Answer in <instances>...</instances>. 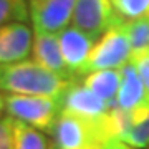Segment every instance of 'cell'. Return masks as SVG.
<instances>
[{
	"mask_svg": "<svg viewBox=\"0 0 149 149\" xmlns=\"http://www.w3.org/2000/svg\"><path fill=\"white\" fill-rule=\"evenodd\" d=\"M74 80L61 78L35 60L0 65V91L12 95H40L61 98Z\"/></svg>",
	"mask_w": 149,
	"mask_h": 149,
	"instance_id": "obj_1",
	"label": "cell"
},
{
	"mask_svg": "<svg viewBox=\"0 0 149 149\" xmlns=\"http://www.w3.org/2000/svg\"><path fill=\"white\" fill-rule=\"evenodd\" d=\"M103 118L88 119L61 109L50 131L55 146L60 149H101L108 141Z\"/></svg>",
	"mask_w": 149,
	"mask_h": 149,
	"instance_id": "obj_2",
	"label": "cell"
},
{
	"mask_svg": "<svg viewBox=\"0 0 149 149\" xmlns=\"http://www.w3.org/2000/svg\"><path fill=\"white\" fill-rule=\"evenodd\" d=\"M5 111L15 119L27 123L43 133H50L58 114L61 103L58 98L40 95H12L5 96Z\"/></svg>",
	"mask_w": 149,
	"mask_h": 149,
	"instance_id": "obj_3",
	"label": "cell"
},
{
	"mask_svg": "<svg viewBox=\"0 0 149 149\" xmlns=\"http://www.w3.org/2000/svg\"><path fill=\"white\" fill-rule=\"evenodd\" d=\"M131 61V43L124 22L108 28L98 38L85 65V74L95 70H119Z\"/></svg>",
	"mask_w": 149,
	"mask_h": 149,
	"instance_id": "obj_4",
	"label": "cell"
},
{
	"mask_svg": "<svg viewBox=\"0 0 149 149\" xmlns=\"http://www.w3.org/2000/svg\"><path fill=\"white\" fill-rule=\"evenodd\" d=\"M71 22L74 27L98 40L108 28L124 20L116 13L111 0H76Z\"/></svg>",
	"mask_w": 149,
	"mask_h": 149,
	"instance_id": "obj_5",
	"label": "cell"
},
{
	"mask_svg": "<svg viewBox=\"0 0 149 149\" xmlns=\"http://www.w3.org/2000/svg\"><path fill=\"white\" fill-rule=\"evenodd\" d=\"M61 55L74 80L85 76V65L95 47V38L78 27H65L58 32Z\"/></svg>",
	"mask_w": 149,
	"mask_h": 149,
	"instance_id": "obj_6",
	"label": "cell"
},
{
	"mask_svg": "<svg viewBox=\"0 0 149 149\" xmlns=\"http://www.w3.org/2000/svg\"><path fill=\"white\" fill-rule=\"evenodd\" d=\"M76 0H28L33 27L43 32L58 33L73 18Z\"/></svg>",
	"mask_w": 149,
	"mask_h": 149,
	"instance_id": "obj_7",
	"label": "cell"
},
{
	"mask_svg": "<svg viewBox=\"0 0 149 149\" xmlns=\"http://www.w3.org/2000/svg\"><path fill=\"white\" fill-rule=\"evenodd\" d=\"M61 109L74 113L78 116L88 118V119H101L114 104H109L101 96H98L95 91H91L88 86L76 81H71L61 98Z\"/></svg>",
	"mask_w": 149,
	"mask_h": 149,
	"instance_id": "obj_8",
	"label": "cell"
},
{
	"mask_svg": "<svg viewBox=\"0 0 149 149\" xmlns=\"http://www.w3.org/2000/svg\"><path fill=\"white\" fill-rule=\"evenodd\" d=\"M33 47V32L25 22H12L0 27V65L27 60Z\"/></svg>",
	"mask_w": 149,
	"mask_h": 149,
	"instance_id": "obj_9",
	"label": "cell"
},
{
	"mask_svg": "<svg viewBox=\"0 0 149 149\" xmlns=\"http://www.w3.org/2000/svg\"><path fill=\"white\" fill-rule=\"evenodd\" d=\"M32 55L33 60L45 66L47 70L60 74L61 78L66 80H74L70 73L68 66L65 63L61 48H60V40L58 33L53 32H43L37 30L33 32V47H32Z\"/></svg>",
	"mask_w": 149,
	"mask_h": 149,
	"instance_id": "obj_10",
	"label": "cell"
},
{
	"mask_svg": "<svg viewBox=\"0 0 149 149\" xmlns=\"http://www.w3.org/2000/svg\"><path fill=\"white\" fill-rule=\"evenodd\" d=\"M144 103L149 101L146 98L143 80L138 73L136 65L129 61L121 68V85L116 95V106L121 109H134Z\"/></svg>",
	"mask_w": 149,
	"mask_h": 149,
	"instance_id": "obj_11",
	"label": "cell"
},
{
	"mask_svg": "<svg viewBox=\"0 0 149 149\" xmlns=\"http://www.w3.org/2000/svg\"><path fill=\"white\" fill-rule=\"evenodd\" d=\"M83 85L101 96L109 104H116V95L121 85V68L119 70H95L85 74Z\"/></svg>",
	"mask_w": 149,
	"mask_h": 149,
	"instance_id": "obj_12",
	"label": "cell"
},
{
	"mask_svg": "<svg viewBox=\"0 0 149 149\" xmlns=\"http://www.w3.org/2000/svg\"><path fill=\"white\" fill-rule=\"evenodd\" d=\"M13 149H53L43 131L13 118Z\"/></svg>",
	"mask_w": 149,
	"mask_h": 149,
	"instance_id": "obj_13",
	"label": "cell"
},
{
	"mask_svg": "<svg viewBox=\"0 0 149 149\" xmlns=\"http://www.w3.org/2000/svg\"><path fill=\"white\" fill-rule=\"evenodd\" d=\"M124 28L131 43V58L149 52V15L124 22Z\"/></svg>",
	"mask_w": 149,
	"mask_h": 149,
	"instance_id": "obj_14",
	"label": "cell"
},
{
	"mask_svg": "<svg viewBox=\"0 0 149 149\" xmlns=\"http://www.w3.org/2000/svg\"><path fill=\"white\" fill-rule=\"evenodd\" d=\"M28 17V0H0V27L12 22H27Z\"/></svg>",
	"mask_w": 149,
	"mask_h": 149,
	"instance_id": "obj_15",
	"label": "cell"
},
{
	"mask_svg": "<svg viewBox=\"0 0 149 149\" xmlns=\"http://www.w3.org/2000/svg\"><path fill=\"white\" fill-rule=\"evenodd\" d=\"M111 3L124 22L149 15V0H111Z\"/></svg>",
	"mask_w": 149,
	"mask_h": 149,
	"instance_id": "obj_16",
	"label": "cell"
},
{
	"mask_svg": "<svg viewBox=\"0 0 149 149\" xmlns=\"http://www.w3.org/2000/svg\"><path fill=\"white\" fill-rule=\"evenodd\" d=\"M0 149H13V118L0 116Z\"/></svg>",
	"mask_w": 149,
	"mask_h": 149,
	"instance_id": "obj_17",
	"label": "cell"
},
{
	"mask_svg": "<svg viewBox=\"0 0 149 149\" xmlns=\"http://www.w3.org/2000/svg\"><path fill=\"white\" fill-rule=\"evenodd\" d=\"M131 61L138 68V73L141 76V80H143L144 90H146V98H148V101H149V52L131 58Z\"/></svg>",
	"mask_w": 149,
	"mask_h": 149,
	"instance_id": "obj_18",
	"label": "cell"
},
{
	"mask_svg": "<svg viewBox=\"0 0 149 149\" xmlns=\"http://www.w3.org/2000/svg\"><path fill=\"white\" fill-rule=\"evenodd\" d=\"M101 149H136V148H133L131 144L124 143V141H121V139L113 138V139H108L106 143L101 146Z\"/></svg>",
	"mask_w": 149,
	"mask_h": 149,
	"instance_id": "obj_19",
	"label": "cell"
},
{
	"mask_svg": "<svg viewBox=\"0 0 149 149\" xmlns=\"http://www.w3.org/2000/svg\"><path fill=\"white\" fill-rule=\"evenodd\" d=\"M5 109V98H3V95L0 93V113Z\"/></svg>",
	"mask_w": 149,
	"mask_h": 149,
	"instance_id": "obj_20",
	"label": "cell"
},
{
	"mask_svg": "<svg viewBox=\"0 0 149 149\" xmlns=\"http://www.w3.org/2000/svg\"><path fill=\"white\" fill-rule=\"evenodd\" d=\"M53 149H60V148H56V146H53Z\"/></svg>",
	"mask_w": 149,
	"mask_h": 149,
	"instance_id": "obj_21",
	"label": "cell"
}]
</instances>
